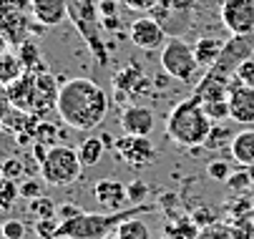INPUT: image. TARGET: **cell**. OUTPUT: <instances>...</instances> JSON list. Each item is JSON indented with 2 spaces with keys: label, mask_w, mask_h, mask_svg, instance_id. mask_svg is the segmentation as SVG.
<instances>
[{
  "label": "cell",
  "mask_w": 254,
  "mask_h": 239,
  "mask_svg": "<svg viewBox=\"0 0 254 239\" xmlns=\"http://www.w3.org/2000/svg\"><path fill=\"white\" fill-rule=\"evenodd\" d=\"M108 93L91 78H70L61 86L56 114L73 131H93L108 116Z\"/></svg>",
  "instance_id": "6da1fadb"
},
{
  "label": "cell",
  "mask_w": 254,
  "mask_h": 239,
  "mask_svg": "<svg viewBox=\"0 0 254 239\" xmlns=\"http://www.w3.org/2000/svg\"><path fill=\"white\" fill-rule=\"evenodd\" d=\"M211 128H214V121L204 111V104L196 93L187 101H179L166 116V136L181 149L206 146Z\"/></svg>",
  "instance_id": "7a4b0ae2"
},
{
  "label": "cell",
  "mask_w": 254,
  "mask_h": 239,
  "mask_svg": "<svg viewBox=\"0 0 254 239\" xmlns=\"http://www.w3.org/2000/svg\"><path fill=\"white\" fill-rule=\"evenodd\" d=\"M141 212H156V204H131L128 209L101 212V214L83 212L76 219L61 222L58 239H108L126 219L138 217Z\"/></svg>",
  "instance_id": "3957f363"
},
{
  "label": "cell",
  "mask_w": 254,
  "mask_h": 239,
  "mask_svg": "<svg viewBox=\"0 0 254 239\" xmlns=\"http://www.w3.org/2000/svg\"><path fill=\"white\" fill-rule=\"evenodd\" d=\"M43 30L46 25L33 18L30 0H0V33L13 48L25 43L30 33L41 36Z\"/></svg>",
  "instance_id": "277c9868"
},
{
  "label": "cell",
  "mask_w": 254,
  "mask_h": 239,
  "mask_svg": "<svg viewBox=\"0 0 254 239\" xmlns=\"http://www.w3.org/2000/svg\"><path fill=\"white\" fill-rule=\"evenodd\" d=\"M83 164L78 156V149L65 146V144H56L48 149V156L41 164V177L46 184L51 186H68L81 179L83 174Z\"/></svg>",
  "instance_id": "5b68a950"
},
{
  "label": "cell",
  "mask_w": 254,
  "mask_h": 239,
  "mask_svg": "<svg viewBox=\"0 0 254 239\" xmlns=\"http://www.w3.org/2000/svg\"><path fill=\"white\" fill-rule=\"evenodd\" d=\"M159 60H161L164 73L181 83H194L199 73H204L194 56V46H189L184 38H169L161 48Z\"/></svg>",
  "instance_id": "8992f818"
},
{
  "label": "cell",
  "mask_w": 254,
  "mask_h": 239,
  "mask_svg": "<svg viewBox=\"0 0 254 239\" xmlns=\"http://www.w3.org/2000/svg\"><path fill=\"white\" fill-rule=\"evenodd\" d=\"M219 18L229 36H254V0H222Z\"/></svg>",
  "instance_id": "52a82bcc"
},
{
  "label": "cell",
  "mask_w": 254,
  "mask_h": 239,
  "mask_svg": "<svg viewBox=\"0 0 254 239\" xmlns=\"http://www.w3.org/2000/svg\"><path fill=\"white\" fill-rule=\"evenodd\" d=\"M114 154L119 161H124L133 169H141L156 159V149L149 141V136H131V133H124V139L116 141Z\"/></svg>",
  "instance_id": "ba28073f"
},
{
  "label": "cell",
  "mask_w": 254,
  "mask_h": 239,
  "mask_svg": "<svg viewBox=\"0 0 254 239\" xmlns=\"http://www.w3.org/2000/svg\"><path fill=\"white\" fill-rule=\"evenodd\" d=\"M128 38L138 51H161L166 38V30L161 28V23H156L154 18H136L128 28Z\"/></svg>",
  "instance_id": "9c48e42d"
},
{
  "label": "cell",
  "mask_w": 254,
  "mask_h": 239,
  "mask_svg": "<svg viewBox=\"0 0 254 239\" xmlns=\"http://www.w3.org/2000/svg\"><path fill=\"white\" fill-rule=\"evenodd\" d=\"M227 101H229V119L234 123H242V126L254 123V86L239 83L234 78L229 86Z\"/></svg>",
  "instance_id": "30bf717a"
},
{
  "label": "cell",
  "mask_w": 254,
  "mask_h": 239,
  "mask_svg": "<svg viewBox=\"0 0 254 239\" xmlns=\"http://www.w3.org/2000/svg\"><path fill=\"white\" fill-rule=\"evenodd\" d=\"M61 86L58 78L48 71H41L35 73V104H33V114L35 116H46L51 111H56V104H58V93H61Z\"/></svg>",
  "instance_id": "8fae6325"
},
{
  "label": "cell",
  "mask_w": 254,
  "mask_h": 239,
  "mask_svg": "<svg viewBox=\"0 0 254 239\" xmlns=\"http://www.w3.org/2000/svg\"><path fill=\"white\" fill-rule=\"evenodd\" d=\"M93 196L103 212H119L128 204V186L119 179H101L93 186Z\"/></svg>",
  "instance_id": "7c38bea8"
},
{
  "label": "cell",
  "mask_w": 254,
  "mask_h": 239,
  "mask_svg": "<svg viewBox=\"0 0 254 239\" xmlns=\"http://www.w3.org/2000/svg\"><path fill=\"white\" fill-rule=\"evenodd\" d=\"M154 126H156L154 111L146 109V106H128V109L121 111V128H124V133L151 136Z\"/></svg>",
  "instance_id": "4fadbf2b"
},
{
  "label": "cell",
  "mask_w": 254,
  "mask_h": 239,
  "mask_svg": "<svg viewBox=\"0 0 254 239\" xmlns=\"http://www.w3.org/2000/svg\"><path fill=\"white\" fill-rule=\"evenodd\" d=\"M70 0H30L33 18L43 23L46 28H56L68 18Z\"/></svg>",
  "instance_id": "5bb4252c"
},
{
  "label": "cell",
  "mask_w": 254,
  "mask_h": 239,
  "mask_svg": "<svg viewBox=\"0 0 254 239\" xmlns=\"http://www.w3.org/2000/svg\"><path fill=\"white\" fill-rule=\"evenodd\" d=\"M5 91H8L10 104L15 109H23V111L33 114V104H35V73L33 71H25L23 76H18Z\"/></svg>",
  "instance_id": "9a60e30c"
},
{
  "label": "cell",
  "mask_w": 254,
  "mask_h": 239,
  "mask_svg": "<svg viewBox=\"0 0 254 239\" xmlns=\"http://www.w3.org/2000/svg\"><path fill=\"white\" fill-rule=\"evenodd\" d=\"M224 43H227V41L216 38V36H204V38H199V41L194 43V56H196L199 68H201L204 73L209 71L216 60H219V56H222V51H224Z\"/></svg>",
  "instance_id": "2e32d148"
},
{
  "label": "cell",
  "mask_w": 254,
  "mask_h": 239,
  "mask_svg": "<svg viewBox=\"0 0 254 239\" xmlns=\"http://www.w3.org/2000/svg\"><path fill=\"white\" fill-rule=\"evenodd\" d=\"M229 151H232V156H234L237 164H242V166H254V128L239 131L234 139H232Z\"/></svg>",
  "instance_id": "e0dca14e"
},
{
  "label": "cell",
  "mask_w": 254,
  "mask_h": 239,
  "mask_svg": "<svg viewBox=\"0 0 254 239\" xmlns=\"http://www.w3.org/2000/svg\"><path fill=\"white\" fill-rule=\"evenodd\" d=\"M23 73H25V65H23V60H20L18 53H10V51L0 53V86L8 88Z\"/></svg>",
  "instance_id": "ac0fdd59"
},
{
  "label": "cell",
  "mask_w": 254,
  "mask_h": 239,
  "mask_svg": "<svg viewBox=\"0 0 254 239\" xmlns=\"http://www.w3.org/2000/svg\"><path fill=\"white\" fill-rule=\"evenodd\" d=\"M106 151L108 149H106L101 136H86V139L78 144V156H81V164L83 166H96L103 159Z\"/></svg>",
  "instance_id": "d6986e66"
},
{
  "label": "cell",
  "mask_w": 254,
  "mask_h": 239,
  "mask_svg": "<svg viewBox=\"0 0 254 239\" xmlns=\"http://www.w3.org/2000/svg\"><path fill=\"white\" fill-rule=\"evenodd\" d=\"M18 56H20V60H23V65H25V71H33V73L46 71V63L41 60V51H38V46H35L33 41L20 43V46H18Z\"/></svg>",
  "instance_id": "ffe728a7"
},
{
  "label": "cell",
  "mask_w": 254,
  "mask_h": 239,
  "mask_svg": "<svg viewBox=\"0 0 254 239\" xmlns=\"http://www.w3.org/2000/svg\"><path fill=\"white\" fill-rule=\"evenodd\" d=\"M18 199H20V184L3 177L0 179V212H10Z\"/></svg>",
  "instance_id": "44dd1931"
},
{
  "label": "cell",
  "mask_w": 254,
  "mask_h": 239,
  "mask_svg": "<svg viewBox=\"0 0 254 239\" xmlns=\"http://www.w3.org/2000/svg\"><path fill=\"white\" fill-rule=\"evenodd\" d=\"M28 212L35 217V219H51V217H56L58 214V204L51 199V196H35V199H30L28 201Z\"/></svg>",
  "instance_id": "7402d4cb"
},
{
  "label": "cell",
  "mask_w": 254,
  "mask_h": 239,
  "mask_svg": "<svg viewBox=\"0 0 254 239\" xmlns=\"http://www.w3.org/2000/svg\"><path fill=\"white\" fill-rule=\"evenodd\" d=\"M116 237L119 239H149V229L143 227V222H138V217H131L116 229Z\"/></svg>",
  "instance_id": "603a6c76"
},
{
  "label": "cell",
  "mask_w": 254,
  "mask_h": 239,
  "mask_svg": "<svg viewBox=\"0 0 254 239\" xmlns=\"http://www.w3.org/2000/svg\"><path fill=\"white\" fill-rule=\"evenodd\" d=\"M63 133H65V131H58V126H53V123H48V121H41L38 126H35V131H33L35 141H41V144H46V146H56Z\"/></svg>",
  "instance_id": "cb8c5ba5"
},
{
  "label": "cell",
  "mask_w": 254,
  "mask_h": 239,
  "mask_svg": "<svg viewBox=\"0 0 254 239\" xmlns=\"http://www.w3.org/2000/svg\"><path fill=\"white\" fill-rule=\"evenodd\" d=\"M3 177H8V179H13V181H23V179L28 177V164H25V159H18V156L5 159V161H3Z\"/></svg>",
  "instance_id": "d4e9b609"
},
{
  "label": "cell",
  "mask_w": 254,
  "mask_h": 239,
  "mask_svg": "<svg viewBox=\"0 0 254 239\" xmlns=\"http://www.w3.org/2000/svg\"><path fill=\"white\" fill-rule=\"evenodd\" d=\"M204 104V111L209 114V119L216 123L229 116V101L227 98H214V101H201Z\"/></svg>",
  "instance_id": "484cf974"
},
{
  "label": "cell",
  "mask_w": 254,
  "mask_h": 239,
  "mask_svg": "<svg viewBox=\"0 0 254 239\" xmlns=\"http://www.w3.org/2000/svg\"><path fill=\"white\" fill-rule=\"evenodd\" d=\"M206 174H209V179H214V181H227V179L232 177V166H229L224 159H216V161H209Z\"/></svg>",
  "instance_id": "4316f807"
},
{
  "label": "cell",
  "mask_w": 254,
  "mask_h": 239,
  "mask_svg": "<svg viewBox=\"0 0 254 239\" xmlns=\"http://www.w3.org/2000/svg\"><path fill=\"white\" fill-rule=\"evenodd\" d=\"M58 227H61V219H58V217L38 219V222H35V232H38L41 239H58Z\"/></svg>",
  "instance_id": "83f0119b"
},
{
  "label": "cell",
  "mask_w": 254,
  "mask_h": 239,
  "mask_svg": "<svg viewBox=\"0 0 254 239\" xmlns=\"http://www.w3.org/2000/svg\"><path fill=\"white\" fill-rule=\"evenodd\" d=\"M234 78H237L239 83L254 86V56H249L247 60H242V63H239V68H237Z\"/></svg>",
  "instance_id": "f1b7e54d"
},
{
  "label": "cell",
  "mask_w": 254,
  "mask_h": 239,
  "mask_svg": "<svg viewBox=\"0 0 254 239\" xmlns=\"http://www.w3.org/2000/svg\"><path fill=\"white\" fill-rule=\"evenodd\" d=\"M20 196L23 199H35V196H43V181L38 179H23L20 181Z\"/></svg>",
  "instance_id": "f546056e"
},
{
  "label": "cell",
  "mask_w": 254,
  "mask_h": 239,
  "mask_svg": "<svg viewBox=\"0 0 254 239\" xmlns=\"http://www.w3.org/2000/svg\"><path fill=\"white\" fill-rule=\"evenodd\" d=\"M128 186V204H141L143 199H146V194H149V186L143 184V181H131V184H126Z\"/></svg>",
  "instance_id": "4dcf8cb0"
},
{
  "label": "cell",
  "mask_w": 254,
  "mask_h": 239,
  "mask_svg": "<svg viewBox=\"0 0 254 239\" xmlns=\"http://www.w3.org/2000/svg\"><path fill=\"white\" fill-rule=\"evenodd\" d=\"M3 234H5V239H23L25 224L20 219H8V222H3Z\"/></svg>",
  "instance_id": "1f68e13d"
},
{
  "label": "cell",
  "mask_w": 254,
  "mask_h": 239,
  "mask_svg": "<svg viewBox=\"0 0 254 239\" xmlns=\"http://www.w3.org/2000/svg\"><path fill=\"white\" fill-rule=\"evenodd\" d=\"M78 214H83V209H81V207H76V204H61L56 217H58L61 222H68V219H76Z\"/></svg>",
  "instance_id": "d6a6232c"
},
{
  "label": "cell",
  "mask_w": 254,
  "mask_h": 239,
  "mask_svg": "<svg viewBox=\"0 0 254 239\" xmlns=\"http://www.w3.org/2000/svg\"><path fill=\"white\" fill-rule=\"evenodd\" d=\"M13 109V104H10V96H8V91L0 86V123H3V119L8 116V111Z\"/></svg>",
  "instance_id": "836d02e7"
},
{
  "label": "cell",
  "mask_w": 254,
  "mask_h": 239,
  "mask_svg": "<svg viewBox=\"0 0 254 239\" xmlns=\"http://www.w3.org/2000/svg\"><path fill=\"white\" fill-rule=\"evenodd\" d=\"M8 48H10V43L5 41V36H3V33H0V53H5Z\"/></svg>",
  "instance_id": "e575fe53"
},
{
  "label": "cell",
  "mask_w": 254,
  "mask_h": 239,
  "mask_svg": "<svg viewBox=\"0 0 254 239\" xmlns=\"http://www.w3.org/2000/svg\"><path fill=\"white\" fill-rule=\"evenodd\" d=\"M0 239H5V234H3V224H0Z\"/></svg>",
  "instance_id": "d590c367"
},
{
  "label": "cell",
  "mask_w": 254,
  "mask_h": 239,
  "mask_svg": "<svg viewBox=\"0 0 254 239\" xmlns=\"http://www.w3.org/2000/svg\"><path fill=\"white\" fill-rule=\"evenodd\" d=\"M0 179H3V161H0Z\"/></svg>",
  "instance_id": "8d00e7d4"
},
{
  "label": "cell",
  "mask_w": 254,
  "mask_h": 239,
  "mask_svg": "<svg viewBox=\"0 0 254 239\" xmlns=\"http://www.w3.org/2000/svg\"><path fill=\"white\" fill-rule=\"evenodd\" d=\"M3 131H5V128H3V123H0V133H3Z\"/></svg>",
  "instance_id": "74e56055"
}]
</instances>
